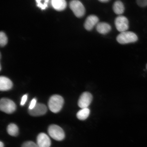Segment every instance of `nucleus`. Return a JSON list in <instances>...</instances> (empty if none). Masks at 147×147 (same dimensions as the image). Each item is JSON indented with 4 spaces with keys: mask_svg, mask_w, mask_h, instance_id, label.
Here are the masks:
<instances>
[{
    "mask_svg": "<svg viewBox=\"0 0 147 147\" xmlns=\"http://www.w3.org/2000/svg\"><path fill=\"white\" fill-rule=\"evenodd\" d=\"M136 2L139 6L145 7L147 6V0H138Z\"/></svg>",
    "mask_w": 147,
    "mask_h": 147,
    "instance_id": "aec40b11",
    "label": "nucleus"
},
{
    "mask_svg": "<svg viewBox=\"0 0 147 147\" xmlns=\"http://www.w3.org/2000/svg\"><path fill=\"white\" fill-rule=\"evenodd\" d=\"M28 98V95L27 94H25L22 97L21 102V106H24Z\"/></svg>",
    "mask_w": 147,
    "mask_h": 147,
    "instance_id": "4be33fe9",
    "label": "nucleus"
},
{
    "mask_svg": "<svg viewBox=\"0 0 147 147\" xmlns=\"http://www.w3.org/2000/svg\"><path fill=\"white\" fill-rule=\"evenodd\" d=\"M99 18L94 15L89 16L86 18L84 26L86 30L91 31L99 23Z\"/></svg>",
    "mask_w": 147,
    "mask_h": 147,
    "instance_id": "1a4fd4ad",
    "label": "nucleus"
},
{
    "mask_svg": "<svg viewBox=\"0 0 147 147\" xmlns=\"http://www.w3.org/2000/svg\"><path fill=\"white\" fill-rule=\"evenodd\" d=\"M36 98H34L31 100L30 104L29 106V110H32L34 108L36 104Z\"/></svg>",
    "mask_w": 147,
    "mask_h": 147,
    "instance_id": "412c9836",
    "label": "nucleus"
},
{
    "mask_svg": "<svg viewBox=\"0 0 147 147\" xmlns=\"http://www.w3.org/2000/svg\"><path fill=\"white\" fill-rule=\"evenodd\" d=\"M51 4L55 10L61 11L65 9L67 6V3L64 0H52Z\"/></svg>",
    "mask_w": 147,
    "mask_h": 147,
    "instance_id": "ddd939ff",
    "label": "nucleus"
},
{
    "mask_svg": "<svg viewBox=\"0 0 147 147\" xmlns=\"http://www.w3.org/2000/svg\"><path fill=\"white\" fill-rule=\"evenodd\" d=\"M0 147H4V144L1 141L0 142Z\"/></svg>",
    "mask_w": 147,
    "mask_h": 147,
    "instance_id": "b1692460",
    "label": "nucleus"
},
{
    "mask_svg": "<svg viewBox=\"0 0 147 147\" xmlns=\"http://www.w3.org/2000/svg\"><path fill=\"white\" fill-rule=\"evenodd\" d=\"M99 1L102 3H106L109 2L110 1L109 0H99Z\"/></svg>",
    "mask_w": 147,
    "mask_h": 147,
    "instance_id": "5701e85b",
    "label": "nucleus"
},
{
    "mask_svg": "<svg viewBox=\"0 0 147 147\" xmlns=\"http://www.w3.org/2000/svg\"><path fill=\"white\" fill-rule=\"evenodd\" d=\"M47 111V108L45 105L37 103L33 109L28 110V113L31 115L36 117L45 115Z\"/></svg>",
    "mask_w": 147,
    "mask_h": 147,
    "instance_id": "6e6552de",
    "label": "nucleus"
},
{
    "mask_svg": "<svg viewBox=\"0 0 147 147\" xmlns=\"http://www.w3.org/2000/svg\"><path fill=\"white\" fill-rule=\"evenodd\" d=\"M69 6L77 17L81 18L85 15V7L80 1L78 0L71 1L69 3Z\"/></svg>",
    "mask_w": 147,
    "mask_h": 147,
    "instance_id": "20e7f679",
    "label": "nucleus"
},
{
    "mask_svg": "<svg viewBox=\"0 0 147 147\" xmlns=\"http://www.w3.org/2000/svg\"><path fill=\"white\" fill-rule=\"evenodd\" d=\"M146 68L147 69V64H146Z\"/></svg>",
    "mask_w": 147,
    "mask_h": 147,
    "instance_id": "393cba45",
    "label": "nucleus"
},
{
    "mask_svg": "<svg viewBox=\"0 0 147 147\" xmlns=\"http://www.w3.org/2000/svg\"><path fill=\"white\" fill-rule=\"evenodd\" d=\"M116 39L119 43L125 45L137 42L138 37L135 33L129 31L121 32L117 36Z\"/></svg>",
    "mask_w": 147,
    "mask_h": 147,
    "instance_id": "f03ea898",
    "label": "nucleus"
},
{
    "mask_svg": "<svg viewBox=\"0 0 147 147\" xmlns=\"http://www.w3.org/2000/svg\"><path fill=\"white\" fill-rule=\"evenodd\" d=\"M48 132L50 136L56 141L63 140L65 137L63 130L60 126L56 125H51L49 127Z\"/></svg>",
    "mask_w": 147,
    "mask_h": 147,
    "instance_id": "7ed1b4c3",
    "label": "nucleus"
},
{
    "mask_svg": "<svg viewBox=\"0 0 147 147\" xmlns=\"http://www.w3.org/2000/svg\"><path fill=\"white\" fill-rule=\"evenodd\" d=\"M115 25L117 30L121 32L127 31L129 28V21L125 16H119L115 18Z\"/></svg>",
    "mask_w": 147,
    "mask_h": 147,
    "instance_id": "423d86ee",
    "label": "nucleus"
},
{
    "mask_svg": "<svg viewBox=\"0 0 147 147\" xmlns=\"http://www.w3.org/2000/svg\"><path fill=\"white\" fill-rule=\"evenodd\" d=\"M113 9L114 12L119 16L124 13L125 11L124 5L122 1H116L113 3Z\"/></svg>",
    "mask_w": 147,
    "mask_h": 147,
    "instance_id": "4468645a",
    "label": "nucleus"
},
{
    "mask_svg": "<svg viewBox=\"0 0 147 147\" xmlns=\"http://www.w3.org/2000/svg\"><path fill=\"white\" fill-rule=\"evenodd\" d=\"M13 87L11 81L7 77L1 76L0 78V90L5 91L9 90Z\"/></svg>",
    "mask_w": 147,
    "mask_h": 147,
    "instance_id": "9b49d317",
    "label": "nucleus"
},
{
    "mask_svg": "<svg viewBox=\"0 0 147 147\" xmlns=\"http://www.w3.org/2000/svg\"><path fill=\"white\" fill-rule=\"evenodd\" d=\"M18 127L14 124H10L7 127V132L9 135L12 136H17L18 134Z\"/></svg>",
    "mask_w": 147,
    "mask_h": 147,
    "instance_id": "dca6fc26",
    "label": "nucleus"
},
{
    "mask_svg": "<svg viewBox=\"0 0 147 147\" xmlns=\"http://www.w3.org/2000/svg\"><path fill=\"white\" fill-rule=\"evenodd\" d=\"M0 109L5 113L11 114L16 111V105L13 101L10 99L3 98L0 101Z\"/></svg>",
    "mask_w": 147,
    "mask_h": 147,
    "instance_id": "39448f33",
    "label": "nucleus"
},
{
    "mask_svg": "<svg viewBox=\"0 0 147 147\" xmlns=\"http://www.w3.org/2000/svg\"><path fill=\"white\" fill-rule=\"evenodd\" d=\"M90 111L88 108H82L77 113L78 118L80 120H84L89 116Z\"/></svg>",
    "mask_w": 147,
    "mask_h": 147,
    "instance_id": "2eb2a0df",
    "label": "nucleus"
},
{
    "mask_svg": "<svg viewBox=\"0 0 147 147\" xmlns=\"http://www.w3.org/2000/svg\"><path fill=\"white\" fill-rule=\"evenodd\" d=\"M22 147H39L37 144L32 141H28L24 142Z\"/></svg>",
    "mask_w": 147,
    "mask_h": 147,
    "instance_id": "6ab92c4d",
    "label": "nucleus"
},
{
    "mask_svg": "<svg viewBox=\"0 0 147 147\" xmlns=\"http://www.w3.org/2000/svg\"><path fill=\"white\" fill-rule=\"evenodd\" d=\"M93 96L89 92H85L82 93L79 98L78 105L79 107L84 108H88L92 100Z\"/></svg>",
    "mask_w": 147,
    "mask_h": 147,
    "instance_id": "0eeeda50",
    "label": "nucleus"
},
{
    "mask_svg": "<svg viewBox=\"0 0 147 147\" xmlns=\"http://www.w3.org/2000/svg\"><path fill=\"white\" fill-rule=\"evenodd\" d=\"M37 5L40 8L44 10L47 7L48 3L49 1L48 0L42 1L40 0H36V1Z\"/></svg>",
    "mask_w": 147,
    "mask_h": 147,
    "instance_id": "a211bd4d",
    "label": "nucleus"
},
{
    "mask_svg": "<svg viewBox=\"0 0 147 147\" xmlns=\"http://www.w3.org/2000/svg\"><path fill=\"white\" fill-rule=\"evenodd\" d=\"M64 103V99L61 96L58 95H53L49 100V108L53 113H57L61 109Z\"/></svg>",
    "mask_w": 147,
    "mask_h": 147,
    "instance_id": "f257e3e1",
    "label": "nucleus"
},
{
    "mask_svg": "<svg viewBox=\"0 0 147 147\" xmlns=\"http://www.w3.org/2000/svg\"><path fill=\"white\" fill-rule=\"evenodd\" d=\"M36 141V144L39 147H50L51 146L50 138L45 133H40L37 137Z\"/></svg>",
    "mask_w": 147,
    "mask_h": 147,
    "instance_id": "9d476101",
    "label": "nucleus"
},
{
    "mask_svg": "<svg viewBox=\"0 0 147 147\" xmlns=\"http://www.w3.org/2000/svg\"><path fill=\"white\" fill-rule=\"evenodd\" d=\"M8 38L6 34L3 32H0V45L1 47H4L8 43Z\"/></svg>",
    "mask_w": 147,
    "mask_h": 147,
    "instance_id": "f3484780",
    "label": "nucleus"
},
{
    "mask_svg": "<svg viewBox=\"0 0 147 147\" xmlns=\"http://www.w3.org/2000/svg\"><path fill=\"white\" fill-rule=\"evenodd\" d=\"M96 28L97 32L102 34H107L111 30V26L104 22H99L96 26Z\"/></svg>",
    "mask_w": 147,
    "mask_h": 147,
    "instance_id": "f8f14e48",
    "label": "nucleus"
}]
</instances>
